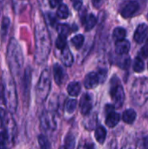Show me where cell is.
<instances>
[{
    "mask_svg": "<svg viewBox=\"0 0 148 149\" xmlns=\"http://www.w3.org/2000/svg\"><path fill=\"white\" fill-rule=\"evenodd\" d=\"M51 43L48 29L42 20L35 24V61L41 65L44 63L51 52Z\"/></svg>",
    "mask_w": 148,
    "mask_h": 149,
    "instance_id": "1",
    "label": "cell"
},
{
    "mask_svg": "<svg viewBox=\"0 0 148 149\" xmlns=\"http://www.w3.org/2000/svg\"><path fill=\"white\" fill-rule=\"evenodd\" d=\"M7 61L10 72L17 76L24 65V56L18 42L14 38H11L9 41L7 47Z\"/></svg>",
    "mask_w": 148,
    "mask_h": 149,
    "instance_id": "2",
    "label": "cell"
},
{
    "mask_svg": "<svg viewBox=\"0 0 148 149\" xmlns=\"http://www.w3.org/2000/svg\"><path fill=\"white\" fill-rule=\"evenodd\" d=\"M3 103L10 113H14L17 109V93L12 78L5 72L3 75Z\"/></svg>",
    "mask_w": 148,
    "mask_h": 149,
    "instance_id": "3",
    "label": "cell"
},
{
    "mask_svg": "<svg viewBox=\"0 0 148 149\" xmlns=\"http://www.w3.org/2000/svg\"><path fill=\"white\" fill-rule=\"evenodd\" d=\"M131 96L134 104L143 106L148 100V78H139L133 85Z\"/></svg>",
    "mask_w": 148,
    "mask_h": 149,
    "instance_id": "4",
    "label": "cell"
},
{
    "mask_svg": "<svg viewBox=\"0 0 148 149\" xmlns=\"http://www.w3.org/2000/svg\"><path fill=\"white\" fill-rule=\"evenodd\" d=\"M50 90H51V74H50V71L46 68L42 72L36 86L37 101L38 103L44 102L47 99Z\"/></svg>",
    "mask_w": 148,
    "mask_h": 149,
    "instance_id": "5",
    "label": "cell"
},
{
    "mask_svg": "<svg viewBox=\"0 0 148 149\" xmlns=\"http://www.w3.org/2000/svg\"><path fill=\"white\" fill-rule=\"evenodd\" d=\"M111 97L114 103L115 108H120L122 107L124 100H125V93L122 86L120 84V81L118 80L117 83H114L112 80V86H111Z\"/></svg>",
    "mask_w": 148,
    "mask_h": 149,
    "instance_id": "6",
    "label": "cell"
},
{
    "mask_svg": "<svg viewBox=\"0 0 148 149\" xmlns=\"http://www.w3.org/2000/svg\"><path fill=\"white\" fill-rule=\"evenodd\" d=\"M40 127L45 132L54 131L57 127V120L55 116L50 112L44 113L40 119Z\"/></svg>",
    "mask_w": 148,
    "mask_h": 149,
    "instance_id": "7",
    "label": "cell"
},
{
    "mask_svg": "<svg viewBox=\"0 0 148 149\" xmlns=\"http://www.w3.org/2000/svg\"><path fill=\"white\" fill-rule=\"evenodd\" d=\"M140 10V3L137 1L127 2L121 9V16L125 18H129L133 17Z\"/></svg>",
    "mask_w": 148,
    "mask_h": 149,
    "instance_id": "8",
    "label": "cell"
},
{
    "mask_svg": "<svg viewBox=\"0 0 148 149\" xmlns=\"http://www.w3.org/2000/svg\"><path fill=\"white\" fill-rule=\"evenodd\" d=\"M31 80V70L30 67H28L24 73V77L22 79V85H21V88L23 91V94H24V99L25 101L30 97Z\"/></svg>",
    "mask_w": 148,
    "mask_h": 149,
    "instance_id": "9",
    "label": "cell"
},
{
    "mask_svg": "<svg viewBox=\"0 0 148 149\" xmlns=\"http://www.w3.org/2000/svg\"><path fill=\"white\" fill-rule=\"evenodd\" d=\"M92 108V99L88 93L83 94L79 101V109L83 115L88 114Z\"/></svg>",
    "mask_w": 148,
    "mask_h": 149,
    "instance_id": "10",
    "label": "cell"
},
{
    "mask_svg": "<svg viewBox=\"0 0 148 149\" xmlns=\"http://www.w3.org/2000/svg\"><path fill=\"white\" fill-rule=\"evenodd\" d=\"M148 33V26L147 24H140L138 25V27L136 28L135 30V32H134V36H133V38L134 40L139 43V44H141L144 39L147 38V35Z\"/></svg>",
    "mask_w": 148,
    "mask_h": 149,
    "instance_id": "11",
    "label": "cell"
},
{
    "mask_svg": "<svg viewBox=\"0 0 148 149\" xmlns=\"http://www.w3.org/2000/svg\"><path fill=\"white\" fill-rule=\"evenodd\" d=\"M131 48V45L130 42L126 39H122V40H119L116 41L115 44V52L117 54L119 55H126Z\"/></svg>",
    "mask_w": 148,
    "mask_h": 149,
    "instance_id": "12",
    "label": "cell"
},
{
    "mask_svg": "<svg viewBox=\"0 0 148 149\" xmlns=\"http://www.w3.org/2000/svg\"><path fill=\"white\" fill-rule=\"evenodd\" d=\"M99 83V76L97 74V72H92L90 73H88L84 80V85L85 86V88L87 89H92L94 87H96Z\"/></svg>",
    "mask_w": 148,
    "mask_h": 149,
    "instance_id": "13",
    "label": "cell"
},
{
    "mask_svg": "<svg viewBox=\"0 0 148 149\" xmlns=\"http://www.w3.org/2000/svg\"><path fill=\"white\" fill-rule=\"evenodd\" d=\"M53 76L56 84L60 86L65 79V72L64 71L63 67L59 64H55L53 65Z\"/></svg>",
    "mask_w": 148,
    "mask_h": 149,
    "instance_id": "14",
    "label": "cell"
},
{
    "mask_svg": "<svg viewBox=\"0 0 148 149\" xmlns=\"http://www.w3.org/2000/svg\"><path fill=\"white\" fill-rule=\"evenodd\" d=\"M82 18V24L85 26V31H91L97 24V18L93 14H88V15H85L84 17H81Z\"/></svg>",
    "mask_w": 148,
    "mask_h": 149,
    "instance_id": "15",
    "label": "cell"
},
{
    "mask_svg": "<svg viewBox=\"0 0 148 149\" xmlns=\"http://www.w3.org/2000/svg\"><path fill=\"white\" fill-rule=\"evenodd\" d=\"M120 120V115L116 113L115 111L111 112L106 114V124L109 127H114L118 125V123Z\"/></svg>",
    "mask_w": 148,
    "mask_h": 149,
    "instance_id": "16",
    "label": "cell"
},
{
    "mask_svg": "<svg viewBox=\"0 0 148 149\" xmlns=\"http://www.w3.org/2000/svg\"><path fill=\"white\" fill-rule=\"evenodd\" d=\"M61 60H62L63 64L65 66H67V67L72 66V64H73V60H74L73 56H72L71 51L67 47H65L64 50H62V52H61Z\"/></svg>",
    "mask_w": 148,
    "mask_h": 149,
    "instance_id": "17",
    "label": "cell"
},
{
    "mask_svg": "<svg viewBox=\"0 0 148 149\" xmlns=\"http://www.w3.org/2000/svg\"><path fill=\"white\" fill-rule=\"evenodd\" d=\"M137 117V113L133 109H127L123 113L122 120L126 124H133Z\"/></svg>",
    "mask_w": 148,
    "mask_h": 149,
    "instance_id": "18",
    "label": "cell"
},
{
    "mask_svg": "<svg viewBox=\"0 0 148 149\" xmlns=\"http://www.w3.org/2000/svg\"><path fill=\"white\" fill-rule=\"evenodd\" d=\"M81 91V86L79 82L73 81L71 82L68 86H67V93L69 95L72 96V97H76L79 94Z\"/></svg>",
    "mask_w": 148,
    "mask_h": 149,
    "instance_id": "19",
    "label": "cell"
},
{
    "mask_svg": "<svg viewBox=\"0 0 148 149\" xmlns=\"http://www.w3.org/2000/svg\"><path fill=\"white\" fill-rule=\"evenodd\" d=\"M95 139L97 140V141L100 144H103L105 142V140L106 138V130L104 127L99 126L97 127V129L95 130Z\"/></svg>",
    "mask_w": 148,
    "mask_h": 149,
    "instance_id": "20",
    "label": "cell"
},
{
    "mask_svg": "<svg viewBox=\"0 0 148 149\" xmlns=\"http://www.w3.org/2000/svg\"><path fill=\"white\" fill-rule=\"evenodd\" d=\"M126 36V31L125 28L123 27H117L113 30V38L116 40V41H119V40H122V39H125Z\"/></svg>",
    "mask_w": 148,
    "mask_h": 149,
    "instance_id": "21",
    "label": "cell"
},
{
    "mask_svg": "<svg viewBox=\"0 0 148 149\" xmlns=\"http://www.w3.org/2000/svg\"><path fill=\"white\" fill-rule=\"evenodd\" d=\"M10 142V136L6 131L0 132V149H8Z\"/></svg>",
    "mask_w": 148,
    "mask_h": 149,
    "instance_id": "22",
    "label": "cell"
},
{
    "mask_svg": "<svg viewBox=\"0 0 148 149\" xmlns=\"http://www.w3.org/2000/svg\"><path fill=\"white\" fill-rule=\"evenodd\" d=\"M57 16L62 19H65L69 17V9L66 4L61 3L58 6V10H57Z\"/></svg>",
    "mask_w": 148,
    "mask_h": 149,
    "instance_id": "23",
    "label": "cell"
},
{
    "mask_svg": "<svg viewBox=\"0 0 148 149\" xmlns=\"http://www.w3.org/2000/svg\"><path fill=\"white\" fill-rule=\"evenodd\" d=\"M38 139V144L40 149H51V142L49 141L48 138L45 135L40 134Z\"/></svg>",
    "mask_w": 148,
    "mask_h": 149,
    "instance_id": "24",
    "label": "cell"
},
{
    "mask_svg": "<svg viewBox=\"0 0 148 149\" xmlns=\"http://www.w3.org/2000/svg\"><path fill=\"white\" fill-rule=\"evenodd\" d=\"M84 41H85V37L82 34L76 35L72 38V44L76 49H80L84 44Z\"/></svg>",
    "mask_w": 148,
    "mask_h": 149,
    "instance_id": "25",
    "label": "cell"
},
{
    "mask_svg": "<svg viewBox=\"0 0 148 149\" xmlns=\"http://www.w3.org/2000/svg\"><path fill=\"white\" fill-rule=\"evenodd\" d=\"M76 146V140L73 134H69L65 141V149H74Z\"/></svg>",
    "mask_w": 148,
    "mask_h": 149,
    "instance_id": "26",
    "label": "cell"
},
{
    "mask_svg": "<svg viewBox=\"0 0 148 149\" xmlns=\"http://www.w3.org/2000/svg\"><path fill=\"white\" fill-rule=\"evenodd\" d=\"M9 27H10V19L9 17H4L2 20V24H1V36L3 37V38H4V37L7 35Z\"/></svg>",
    "mask_w": 148,
    "mask_h": 149,
    "instance_id": "27",
    "label": "cell"
},
{
    "mask_svg": "<svg viewBox=\"0 0 148 149\" xmlns=\"http://www.w3.org/2000/svg\"><path fill=\"white\" fill-rule=\"evenodd\" d=\"M144 68H145V65L143 60L140 57L135 58L133 62V71L136 72H142L144 71Z\"/></svg>",
    "mask_w": 148,
    "mask_h": 149,
    "instance_id": "28",
    "label": "cell"
},
{
    "mask_svg": "<svg viewBox=\"0 0 148 149\" xmlns=\"http://www.w3.org/2000/svg\"><path fill=\"white\" fill-rule=\"evenodd\" d=\"M57 31L58 32V36L62 37H67L68 34L70 33V27L69 25L65 24H60L57 26Z\"/></svg>",
    "mask_w": 148,
    "mask_h": 149,
    "instance_id": "29",
    "label": "cell"
},
{
    "mask_svg": "<svg viewBox=\"0 0 148 149\" xmlns=\"http://www.w3.org/2000/svg\"><path fill=\"white\" fill-rule=\"evenodd\" d=\"M77 104H78V102H77L76 100H69L66 102V104H65V110H66V112L69 113H73L76 110V108H77Z\"/></svg>",
    "mask_w": 148,
    "mask_h": 149,
    "instance_id": "30",
    "label": "cell"
},
{
    "mask_svg": "<svg viewBox=\"0 0 148 149\" xmlns=\"http://www.w3.org/2000/svg\"><path fill=\"white\" fill-rule=\"evenodd\" d=\"M130 62H131L130 58L124 55L123 58H121L120 59H119V61H118L117 64H118L119 66H120L121 68H123V69H127V68L129 67V65H130Z\"/></svg>",
    "mask_w": 148,
    "mask_h": 149,
    "instance_id": "31",
    "label": "cell"
},
{
    "mask_svg": "<svg viewBox=\"0 0 148 149\" xmlns=\"http://www.w3.org/2000/svg\"><path fill=\"white\" fill-rule=\"evenodd\" d=\"M9 119L10 117L8 116L6 112L3 108H0V127L3 128L6 123L8 122Z\"/></svg>",
    "mask_w": 148,
    "mask_h": 149,
    "instance_id": "32",
    "label": "cell"
},
{
    "mask_svg": "<svg viewBox=\"0 0 148 149\" xmlns=\"http://www.w3.org/2000/svg\"><path fill=\"white\" fill-rule=\"evenodd\" d=\"M66 38L65 37H62V36H58V38L56 40V46L58 49L59 50H64L66 47Z\"/></svg>",
    "mask_w": 148,
    "mask_h": 149,
    "instance_id": "33",
    "label": "cell"
},
{
    "mask_svg": "<svg viewBox=\"0 0 148 149\" xmlns=\"http://www.w3.org/2000/svg\"><path fill=\"white\" fill-rule=\"evenodd\" d=\"M98 76H99V82L102 81L104 82L105 79H106V75H107V71L106 69H100L99 71V72H97Z\"/></svg>",
    "mask_w": 148,
    "mask_h": 149,
    "instance_id": "34",
    "label": "cell"
},
{
    "mask_svg": "<svg viewBox=\"0 0 148 149\" xmlns=\"http://www.w3.org/2000/svg\"><path fill=\"white\" fill-rule=\"evenodd\" d=\"M140 53L141 57H143V58H147L148 57V38L146 44L144 45V46L141 48Z\"/></svg>",
    "mask_w": 148,
    "mask_h": 149,
    "instance_id": "35",
    "label": "cell"
},
{
    "mask_svg": "<svg viewBox=\"0 0 148 149\" xmlns=\"http://www.w3.org/2000/svg\"><path fill=\"white\" fill-rule=\"evenodd\" d=\"M49 3L52 8H55L57 6H59L62 3H61V1H58V0H51L49 2Z\"/></svg>",
    "mask_w": 148,
    "mask_h": 149,
    "instance_id": "36",
    "label": "cell"
},
{
    "mask_svg": "<svg viewBox=\"0 0 148 149\" xmlns=\"http://www.w3.org/2000/svg\"><path fill=\"white\" fill-rule=\"evenodd\" d=\"M79 149H94V145L92 143H85L80 146Z\"/></svg>",
    "mask_w": 148,
    "mask_h": 149,
    "instance_id": "37",
    "label": "cell"
},
{
    "mask_svg": "<svg viewBox=\"0 0 148 149\" xmlns=\"http://www.w3.org/2000/svg\"><path fill=\"white\" fill-rule=\"evenodd\" d=\"M141 149H148V135L146 136L143 141H142V145H141Z\"/></svg>",
    "mask_w": 148,
    "mask_h": 149,
    "instance_id": "38",
    "label": "cell"
},
{
    "mask_svg": "<svg viewBox=\"0 0 148 149\" xmlns=\"http://www.w3.org/2000/svg\"><path fill=\"white\" fill-rule=\"evenodd\" d=\"M47 17H48V19L50 20V24H51V25H53V24H55V22H56L55 17H54L51 13H48V14H47Z\"/></svg>",
    "mask_w": 148,
    "mask_h": 149,
    "instance_id": "39",
    "label": "cell"
},
{
    "mask_svg": "<svg viewBox=\"0 0 148 149\" xmlns=\"http://www.w3.org/2000/svg\"><path fill=\"white\" fill-rule=\"evenodd\" d=\"M82 6V2L81 1H75L73 2V7L75 10H79Z\"/></svg>",
    "mask_w": 148,
    "mask_h": 149,
    "instance_id": "40",
    "label": "cell"
},
{
    "mask_svg": "<svg viewBox=\"0 0 148 149\" xmlns=\"http://www.w3.org/2000/svg\"><path fill=\"white\" fill-rule=\"evenodd\" d=\"M3 102V85L0 84V103Z\"/></svg>",
    "mask_w": 148,
    "mask_h": 149,
    "instance_id": "41",
    "label": "cell"
},
{
    "mask_svg": "<svg viewBox=\"0 0 148 149\" xmlns=\"http://www.w3.org/2000/svg\"><path fill=\"white\" fill-rule=\"evenodd\" d=\"M122 149H134V148H133V147H131V146H126V147L123 148Z\"/></svg>",
    "mask_w": 148,
    "mask_h": 149,
    "instance_id": "42",
    "label": "cell"
},
{
    "mask_svg": "<svg viewBox=\"0 0 148 149\" xmlns=\"http://www.w3.org/2000/svg\"><path fill=\"white\" fill-rule=\"evenodd\" d=\"M60 149H64V148H60Z\"/></svg>",
    "mask_w": 148,
    "mask_h": 149,
    "instance_id": "43",
    "label": "cell"
},
{
    "mask_svg": "<svg viewBox=\"0 0 148 149\" xmlns=\"http://www.w3.org/2000/svg\"><path fill=\"white\" fill-rule=\"evenodd\" d=\"M147 18H148V14H147Z\"/></svg>",
    "mask_w": 148,
    "mask_h": 149,
    "instance_id": "44",
    "label": "cell"
}]
</instances>
